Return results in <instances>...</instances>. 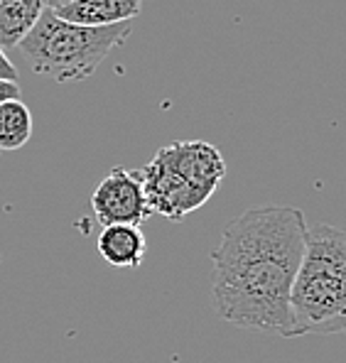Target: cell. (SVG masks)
I'll use <instances>...</instances> for the list:
<instances>
[{
  "instance_id": "1",
  "label": "cell",
  "mask_w": 346,
  "mask_h": 363,
  "mask_svg": "<svg viewBox=\"0 0 346 363\" xmlns=\"http://www.w3.org/2000/svg\"><path fill=\"white\" fill-rule=\"evenodd\" d=\"M297 206H258L233 218L211 250V307L223 322L295 339L290 292L305 253Z\"/></svg>"
},
{
  "instance_id": "2",
  "label": "cell",
  "mask_w": 346,
  "mask_h": 363,
  "mask_svg": "<svg viewBox=\"0 0 346 363\" xmlns=\"http://www.w3.org/2000/svg\"><path fill=\"white\" fill-rule=\"evenodd\" d=\"M290 312L300 334L346 336V228L307 226L305 253L290 292Z\"/></svg>"
},
{
  "instance_id": "3",
  "label": "cell",
  "mask_w": 346,
  "mask_h": 363,
  "mask_svg": "<svg viewBox=\"0 0 346 363\" xmlns=\"http://www.w3.org/2000/svg\"><path fill=\"white\" fill-rule=\"evenodd\" d=\"M130 23L89 28L62 20L52 8H45L18 50L23 52L35 74L55 79L57 84L84 82L116 47H121L130 37Z\"/></svg>"
},
{
  "instance_id": "4",
  "label": "cell",
  "mask_w": 346,
  "mask_h": 363,
  "mask_svg": "<svg viewBox=\"0 0 346 363\" xmlns=\"http://www.w3.org/2000/svg\"><path fill=\"white\" fill-rule=\"evenodd\" d=\"M223 174L221 152L204 140L169 143L140 169L150 211L174 223L204 206L219 189Z\"/></svg>"
},
{
  "instance_id": "5",
  "label": "cell",
  "mask_w": 346,
  "mask_h": 363,
  "mask_svg": "<svg viewBox=\"0 0 346 363\" xmlns=\"http://www.w3.org/2000/svg\"><path fill=\"white\" fill-rule=\"evenodd\" d=\"M91 209L101 226L111 223H135L140 226L150 216L140 169L113 167L91 194Z\"/></svg>"
},
{
  "instance_id": "6",
  "label": "cell",
  "mask_w": 346,
  "mask_h": 363,
  "mask_svg": "<svg viewBox=\"0 0 346 363\" xmlns=\"http://www.w3.org/2000/svg\"><path fill=\"white\" fill-rule=\"evenodd\" d=\"M55 15L62 20L89 28H104V25L130 23L140 15L143 0H69L64 5H57Z\"/></svg>"
},
{
  "instance_id": "7",
  "label": "cell",
  "mask_w": 346,
  "mask_h": 363,
  "mask_svg": "<svg viewBox=\"0 0 346 363\" xmlns=\"http://www.w3.org/2000/svg\"><path fill=\"white\" fill-rule=\"evenodd\" d=\"M99 255L113 268H140L147 253L145 233L135 223H111L96 238Z\"/></svg>"
},
{
  "instance_id": "8",
  "label": "cell",
  "mask_w": 346,
  "mask_h": 363,
  "mask_svg": "<svg viewBox=\"0 0 346 363\" xmlns=\"http://www.w3.org/2000/svg\"><path fill=\"white\" fill-rule=\"evenodd\" d=\"M45 8L47 0H0V50L18 47Z\"/></svg>"
},
{
  "instance_id": "9",
  "label": "cell",
  "mask_w": 346,
  "mask_h": 363,
  "mask_svg": "<svg viewBox=\"0 0 346 363\" xmlns=\"http://www.w3.org/2000/svg\"><path fill=\"white\" fill-rule=\"evenodd\" d=\"M32 138V113L20 99L0 104V152L20 150Z\"/></svg>"
},
{
  "instance_id": "10",
  "label": "cell",
  "mask_w": 346,
  "mask_h": 363,
  "mask_svg": "<svg viewBox=\"0 0 346 363\" xmlns=\"http://www.w3.org/2000/svg\"><path fill=\"white\" fill-rule=\"evenodd\" d=\"M0 82H18V67L10 62L5 50H0Z\"/></svg>"
},
{
  "instance_id": "11",
  "label": "cell",
  "mask_w": 346,
  "mask_h": 363,
  "mask_svg": "<svg viewBox=\"0 0 346 363\" xmlns=\"http://www.w3.org/2000/svg\"><path fill=\"white\" fill-rule=\"evenodd\" d=\"M10 99H20V86L18 82H0V104Z\"/></svg>"
},
{
  "instance_id": "12",
  "label": "cell",
  "mask_w": 346,
  "mask_h": 363,
  "mask_svg": "<svg viewBox=\"0 0 346 363\" xmlns=\"http://www.w3.org/2000/svg\"><path fill=\"white\" fill-rule=\"evenodd\" d=\"M69 3V0H47V8H57V5H64Z\"/></svg>"
}]
</instances>
